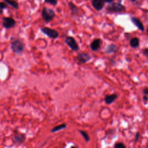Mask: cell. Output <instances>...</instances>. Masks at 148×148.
Returning <instances> with one entry per match:
<instances>
[{"instance_id":"cell-1","label":"cell","mask_w":148,"mask_h":148,"mask_svg":"<svg viewBox=\"0 0 148 148\" xmlns=\"http://www.w3.org/2000/svg\"><path fill=\"white\" fill-rule=\"evenodd\" d=\"M125 10V7L119 3H111L106 8V11L109 13H122Z\"/></svg>"},{"instance_id":"cell-2","label":"cell","mask_w":148,"mask_h":148,"mask_svg":"<svg viewBox=\"0 0 148 148\" xmlns=\"http://www.w3.org/2000/svg\"><path fill=\"white\" fill-rule=\"evenodd\" d=\"M55 16V12L53 9L45 7L42 11V17L46 23H49L52 21Z\"/></svg>"},{"instance_id":"cell-3","label":"cell","mask_w":148,"mask_h":148,"mask_svg":"<svg viewBox=\"0 0 148 148\" xmlns=\"http://www.w3.org/2000/svg\"><path fill=\"white\" fill-rule=\"evenodd\" d=\"M11 48L15 53L19 54L24 50L25 45L22 41L19 39H15L12 42Z\"/></svg>"},{"instance_id":"cell-4","label":"cell","mask_w":148,"mask_h":148,"mask_svg":"<svg viewBox=\"0 0 148 148\" xmlns=\"http://www.w3.org/2000/svg\"><path fill=\"white\" fill-rule=\"evenodd\" d=\"M65 42L66 44L70 48V49L74 51H78L79 50V45L75 39L72 37H68L66 38Z\"/></svg>"},{"instance_id":"cell-5","label":"cell","mask_w":148,"mask_h":148,"mask_svg":"<svg viewBox=\"0 0 148 148\" xmlns=\"http://www.w3.org/2000/svg\"><path fill=\"white\" fill-rule=\"evenodd\" d=\"M40 31L50 38L57 39L59 37V33H58V31L49 27L42 28L40 29Z\"/></svg>"},{"instance_id":"cell-6","label":"cell","mask_w":148,"mask_h":148,"mask_svg":"<svg viewBox=\"0 0 148 148\" xmlns=\"http://www.w3.org/2000/svg\"><path fill=\"white\" fill-rule=\"evenodd\" d=\"M16 25V21L12 17H7L3 19V26L6 29L14 27Z\"/></svg>"},{"instance_id":"cell-7","label":"cell","mask_w":148,"mask_h":148,"mask_svg":"<svg viewBox=\"0 0 148 148\" xmlns=\"http://www.w3.org/2000/svg\"><path fill=\"white\" fill-rule=\"evenodd\" d=\"M76 58L77 60L80 63V64H83L90 60L91 56L87 53L80 52L78 54Z\"/></svg>"},{"instance_id":"cell-8","label":"cell","mask_w":148,"mask_h":148,"mask_svg":"<svg viewBox=\"0 0 148 148\" xmlns=\"http://www.w3.org/2000/svg\"><path fill=\"white\" fill-rule=\"evenodd\" d=\"M92 4L94 8L97 11H101L105 6L104 0H92Z\"/></svg>"},{"instance_id":"cell-9","label":"cell","mask_w":148,"mask_h":148,"mask_svg":"<svg viewBox=\"0 0 148 148\" xmlns=\"http://www.w3.org/2000/svg\"><path fill=\"white\" fill-rule=\"evenodd\" d=\"M101 44H102V40L101 39H100V38L94 39L92 41V42L90 44V45L91 50L94 52L98 50L100 48Z\"/></svg>"},{"instance_id":"cell-10","label":"cell","mask_w":148,"mask_h":148,"mask_svg":"<svg viewBox=\"0 0 148 148\" xmlns=\"http://www.w3.org/2000/svg\"><path fill=\"white\" fill-rule=\"evenodd\" d=\"M118 98V96L117 94L114 93L112 94H108L105 96L104 101L107 105H111Z\"/></svg>"},{"instance_id":"cell-11","label":"cell","mask_w":148,"mask_h":148,"mask_svg":"<svg viewBox=\"0 0 148 148\" xmlns=\"http://www.w3.org/2000/svg\"><path fill=\"white\" fill-rule=\"evenodd\" d=\"M131 22L133 23V24L141 31H143L145 30V27H144V26L142 23V22H141V21L137 18V17H132L131 18Z\"/></svg>"},{"instance_id":"cell-12","label":"cell","mask_w":148,"mask_h":148,"mask_svg":"<svg viewBox=\"0 0 148 148\" xmlns=\"http://www.w3.org/2000/svg\"><path fill=\"white\" fill-rule=\"evenodd\" d=\"M118 50L117 47L115 44H110L108 45L105 49V53L106 54H112L116 53Z\"/></svg>"},{"instance_id":"cell-13","label":"cell","mask_w":148,"mask_h":148,"mask_svg":"<svg viewBox=\"0 0 148 148\" xmlns=\"http://www.w3.org/2000/svg\"><path fill=\"white\" fill-rule=\"evenodd\" d=\"M25 140V135L23 134H16L13 137V141L15 143H22Z\"/></svg>"},{"instance_id":"cell-14","label":"cell","mask_w":148,"mask_h":148,"mask_svg":"<svg viewBox=\"0 0 148 148\" xmlns=\"http://www.w3.org/2000/svg\"><path fill=\"white\" fill-rule=\"evenodd\" d=\"M130 45L132 48H137L139 45V39L137 37L132 38L130 41Z\"/></svg>"},{"instance_id":"cell-15","label":"cell","mask_w":148,"mask_h":148,"mask_svg":"<svg viewBox=\"0 0 148 148\" xmlns=\"http://www.w3.org/2000/svg\"><path fill=\"white\" fill-rule=\"evenodd\" d=\"M66 128H67V124L66 123H63V124H61L54 127L53 128H52L51 129L50 131H51V133H56V132L59 131L60 130H64Z\"/></svg>"},{"instance_id":"cell-16","label":"cell","mask_w":148,"mask_h":148,"mask_svg":"<svg viewBox=\"0 0 148 148\" xmlns=\"http://www.w3.org/2000/svg\"><path fill=\"white\" fill-rule=\"evenodd\" d=\"M68 6H69V8L71 10V13L72 15H76L77 13H78L79 10H78V7L72 2H70L68 3Z\"/></svg>"},{"instance_id":"cell-17","label":"cell","mask_w":148,"mask_h":148,"mask_svg":"<svg viewBox=\"0 0 148 148\" xmlns=\"http://www.w3.org/2000/svg\"><path fill=\"white\" fill-rule=\"evenodd\" d=\"M4 1L5 3H7L9 5L14 8L15 9H19V4L16 1H15V0H4Z\"/></svg>"},{"instance_id":"cell-18","label":"cell","mask_w":148,"mask_h":148,"mask_svg":"<svg viewBox=\"0 0 148 148\" xmlns=\"http://www.w3.org/2000/svg\"><path fill=\"white\" fill-rule=\"evenodd\" d=\"M79 132L80 133V134L82 135V136L84 138V141H85L86 142H88L90 141V137L89 136V135H88L87 132L84 131H83V130H79Z\"/></svg>"},{"instance_id":"cell-19","label":"cell","mask_w":148,"mask_h":148,"mask_svg":"<svg viewBox=\"0 0 148 148\" xmlns=\"http://www.w3.org/2000/svg\"><path fill=\"white\" fill-rule=\"evenodd\" d=\"M7 5L5 3L0 2V15H1L3 13V10L7 8Z\"/></svg>"},{"instance_id":"cell-20","label":"cell","mask_w":148,"mask_h":148,"mask_svg":"<svg viewBox=\"0 0 148 148\" xmlns=\"http://www.w3.org/2000/svg\"><path fill=\"white\" fill-rule=\"evenodd\" d=\"M113 147L115 148H125L126 146L122 142H117L114 145Z\"/></svg>"},{"instance_id":"cell-21","label":"cell","mask_w":148,"mask_h":148,"mask_svg":"<svg viewBox=\"0 0 148 148\" xmlns=\"http://www.w3.org/2000/svg\"><path fill=\"white\" fill-rule=\"evenodd\" d=\"M44 2L47 4H49L52 5H56L57 4L58 0H45Z\"/></svg>"},{"instance_id":"cell-22","label":"cell","mask_w":148,"mask_h":148,"mask_svg":"<svg viewBox=\"0 0 148 148\" xmlns=\"http://www.w3.org/2000/svg\"><path fill=\"white\" fill-rule=\"evenodd\" d=\"M143 54L145 56L148 58V48H145L143 50Z\"/></svg>"},{"instance_id":"cell-23","label":"cell","mask_w":148,"mask_h":148,"mask_svg":"<svg viewBox=\"0 0 148 148\" xmlns=\"http://www.w3.org/2000/svg\"><path fill=\"white\" fill-rule=\"evenodd\" d=\"M142 100H143V101L144 102V103L146 104L147 102V101H148V97H147V96L144 94V96L142 97Z\"/></svg>"},{"instance_id":"cell-24","label":"cell","mask_w":148,"mask_h":148,"mask_svg":"<svg viewBox=\"0 0 148 148\" xmlns=\"http://www.w3.org/2000/svg\"><path fill=\"white\" fill-rule=\"evenodd\" d=\"M139 137H140V134L138 132H137L135 134V141H134L135 142H137L138 141V139H139Z\"/></svg>"},{"instance_id":"cell-25","label":"cell","mask_w":148,"mask_h":148,"mask_svg":"<svg viewBox=\"0 0 148 148\" xmlns=\"http://www.w3.org/2000/svg\"><path fill=\"white\" fill-rule=\"evenodd\" d=\"M143 93L145 95L148 96V87H146L143 90Z\"/></svg>"},{"instance_id":"cell-26","label":"cell","mask_w":148,"mask_h":148,"mask_svg":"<svg viewBox=\"0 0 148 148\" xmlns=\"http://www.w3.org/2000/svg\"><path fill=\"white\" fill-rule=\"evenodd\" d=\"M104 1L105 3H111L113 1V0H104Z\"/></svg>"},{"instance_id":"cell-27","label":"cell","mask_w":148,"mask_h":148,"mask_svg":"<svg viewBox=\"0 0 148 148\" xmlns=\"http://www.w3.org/2000/svg\"><path fill=\"white\" fill-rule=\"evenodd\" d=\"M146 35L148 36V28L146 30Z\"/></svg>"},{"instance_id":"cell-28","label":"cell","mask_w":148,"mask_h":148,"mask_svg":"<svg viewBox=\"0 0 148 148\" xmlns=\"http://www.w3.org/2000/svg\"><path fill=\"white\" fill-rule=\"evenodd\" d=\"M131 1L132 2H135V1H136V0H131Z\"/></svg>"},{"instance_id":"cell-29","label":"cell","mask_w":148,"mask_h":148,"mask_svg":"<svg viewBox=\"0 0 148 148\" xmlns=\"http://www.w3.org/2000/svg\"><path fill=\"white\" fill-rule=\"evenodd\" d=\"M146 147H148V143H147V146H146Z\"/></svg>"},{"instance_id":"cell-30","label":"cell","mask_w":148,"mask_h":148,"mask_svg":"<svg viewBox=\"0 0 148 148\" xmlns=\"http://www.w3.org/2000/svg\"><path fill=\"white\" fill-rule=\"evenodd\" d=\"M85 1H88V0H85Z\"/></svg>"}]
</instances>
